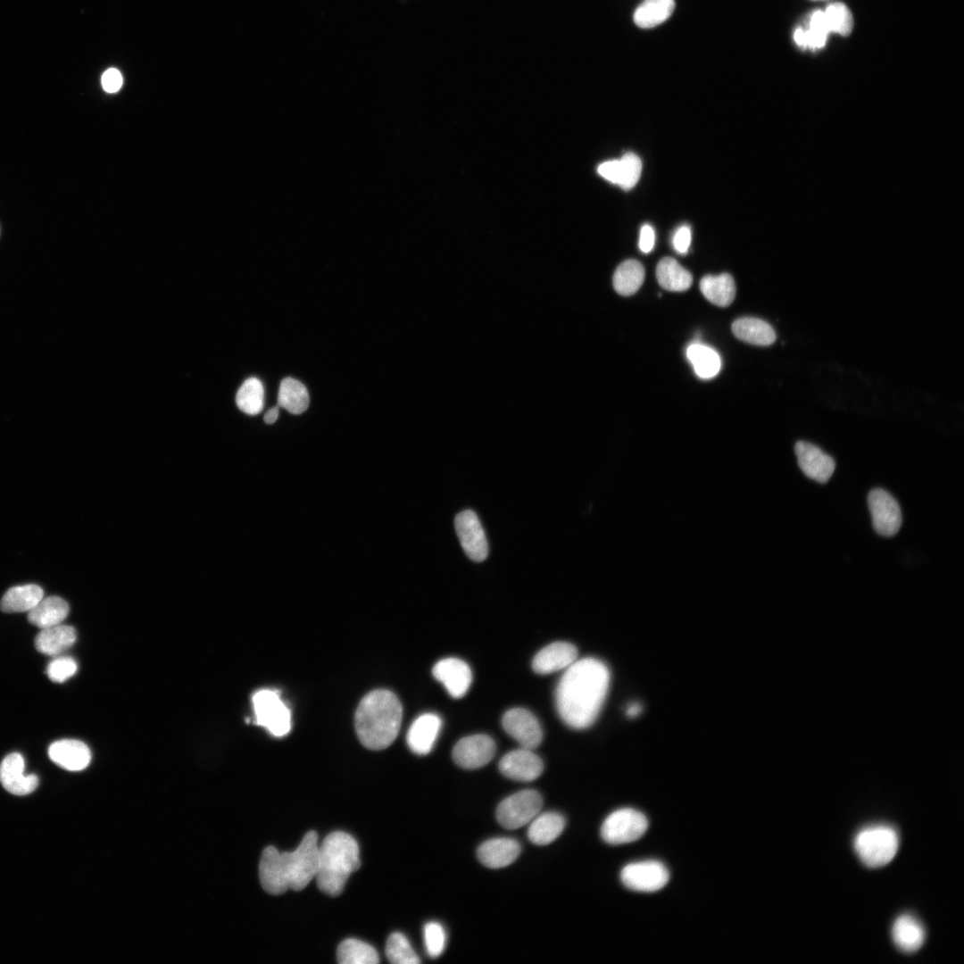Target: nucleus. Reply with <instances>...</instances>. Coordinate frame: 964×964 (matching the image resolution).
<instances>
[{
  "label": "nucleus",
  "mask_w": 964,
  "mask_h": 964,
  "mask_svg": "<svg viewBox=\"0 0 964 964\" xmlns=\"http://www.w3.org/2000/svg\"><path fill=\"white\" fill-rule=\"evenodd\" d=\"M610 685L606 665L594 658L577 660L561 676L555 705L561 720L575 729L590 727L605 701Z\"/></svg>",
  "instance_id": "obj_1"
},
{
  "label": "nucleus",
  "mask_w": 964,
  "mask_h": 964,
  "mask_svg": "<svg viewBox=\"0 0 964 964\" xmlns=\"http://www.w3.org/2000/svg\"><path fill=\"white\" fill-rule=\"evenodd\" d=\"M318 867V835L309 831L293 852H281L271 845L262 851L259 864L260 882L262 888L273 895L287 890L300 891L315 877Z\"/></svg>",
  "instance_id": "obj_2"
},
{
  "label": "nucleus",
  "mask_w": 964,
  "mask_h": 964,
  "mask_svg": "<svg viewBox=\"0 0 964 964\" xmlns=\"http://www.w3.org/2000/svg\"><path fill=\"white\" fill-rule=\"evenodd\" d=\"M403 708L396 695L385 689L369 693L357 708L354 724L361 743L371 750L388 747L396 738Z\"/></svg>",
  "instance_id": "obj_3"
},
{
  "label": "nucleus",
  "mask_w": 964,
  "mask_h": 964,
  "mask_svg": "<svg viewBox=\"0 0 964 964\" xmlns=\"http://www.w3.org/2000/svg\"><path fill=\"white\" fill-rule=\"evenodd\" d=\"M361 860L356 840L343 831L328 834L319 846L318 887L329 896L339 895L349 876L359 869Z\"/></svg>",
  "instance_id": "obj_4"
},
{
  "label": "nucleus",
  "mask_w": 964,
  "mask_h": 964,
  "mask_svg": "<svg viewBox=\"0 0 964 964\" xmlns=\"http://www.w3.org/2000/svg\"><path fill=\"white\" fill-rule=\"evenodd\" d=\"M899 847L896 831L888 826L877 825L860 830L854 839V849L860 860L869 868L888 864Z\"/></svg>",
  "instance_id": "obj_5"
},
{
  "label": "nucleus",
  "mask_w": 964,
  "mask_h": 964,
  "mask_svg": "<svg viewBox=\"0 0 964 964\" xmlns=\"http://www.w3.org/2000/svg\"><path fill=\"white\" fill-rule=\"evenodd\" d=\"M255 722L274 736H284L291 729V713L277 691L262 689L252 698Z\"/></svg>",
  "instance_id": "obj_6"
},
{
  "label": "nucleus",
  "mask_w": 964,
  "mask_h": 964,
  "mask_svg": "<svg viewBox=\"0 0 964 964\" xmlns=\"http://www.w3.org/2000/svg\"><path fill=\"white\" fill-rule=\"evenodd\" d=\"M648 827L647 818L640 811L624 808L611 813L601 827L602 838L610 844L638 840Z\"/></svg>",
  "instance_id": "obj_7"
},
{
  "label": "nucleus",
  "mask_w": 964,
  "mask_h": 964,
  "mask_svg": "<svg viewBox=\"0 0 964 964\" xmlns=\"http://www.w3.org/2000/svg\"><path fill=\"white\" fill-rule=\"evenodd\" d=\"M543 800L535 790H522L503 799L497 807L496 819L501 826L517 829L528 824L541 810Z\"/></svg>",
  "instance_id": "obj_8"
},
{
  "label": "nucleus",
  "mask_w": 964,
  "mask_h": 964,
  "mask_svg": "<svg viewBox=\"0 0 964 964\" xmlns=\"http://www.w3.org/2000/svg\"><path fill=\"white\" fill-rule=\"evenodd\" d=\"M624 885L638 892H655L666 885L669 879L667 868L657 860H645L625 866L620 873Z\"/></svg>",
  "instance_id": "obj_9"
},
{
  "label": "nucleus",
  "mask_w": 964,
  "mask_h": 964,
  "mask_svg": "<svg viewBox=\"0 0 964 964\" xmlns=\"http://www.w3.org/2000/svg\"><path fill=\"white\" fill-rule=\"evenodd\" d=\"M868 505L874 529L883 536H893L902 526V512L897 501L885 490L875 488L868 495Z\"/></svg>",
  "instance_id": "obj_10"
},
{
  "label": "nucleus",
  "mask_w": 964,
  "mask_h": 964,
  "mask_svg": "<svg viewBox=\"0 0 964 964\" xmlns=\"http://www.w3.org/2000/svg\"><path fill=\"white\" fill-rule=\"evenodd\" d=\"M454 528L467 556L476 562L485 561L488 555V544L477 514L472 510L461 511L454 519Z\"/></svg>",
  "instance_id": "obj_11"
},
{
  "label": "nucleus",
  "mask_w": 964,
  "mask_h": 964,
  "mask_svg": "<svg viewBox=\"0 0 964 964\" xmlns=\"http://www.w3.org/2000/svg\"><path fill=\"white\" fill-rule=\"evenodd\" d=\"M502 724L523 748L533 750L542 742L543 732L537 719L529 711L513 708L504 713Z\"/></svg>",
  "instance_id": "obj_12"
},
{
  "label": "nucleus",
  "mask_w": 964,
  "mask_h": 964,
  "mask_svg": "<svg viewBox=\"0 0 964 964\" xmlns=\"http://www.w3.org/2000/svg\"><path fill=\"white\" fill-rule=\"evenodd\" d=\"M495 744L486 735H474L461 738L453 749L454 762L467 769L486 765L494 757Z\"/></svg>",
  "instance_id": "obj_13"
},
{
  "label": "nucleus",
  "mask_w": 964,
  "mask_h": 964,
  "mask_svg": "<svg viewBox=\"0 0 964 964\" xmlns=\"http://www.w3.org/2000/svg\"><path fill=\"white\" fill-rule=\"evenodd\" d=\"M499 769L508 778L529 782L542 774L544 764L532 750L521 747L506 753L499 762Z\"/></svg>",
  "instance_id": "obj_14"
},
{
  "label": "nucleus",
  "mask_w": 964,
  "mask_h": 964,
  "mask_svg": "<svg viewBox=\"0 0 964 964\" xmlns=\"http://www.w3.org/2000/svg\"><path fill=\"white\" fill-rule=\"evenodd\" d=\"M798 465L810 478L826 483L831 478L835 463L833 458L813 444L798 441L794 445Z\"/></svg>",
  "instance_id": "obj_15"
},
{
  "label": "nucleus",
  "mask_w": 964,
  "mask_h": 964,
  "mask_svg": "<svg viewBox=\"0 0 964 964\" xmlns=\"http://www.w3.org/2000/svg\"><path fill=\"white\" fill-rule=\"evenodd\" d=\"M432 673L453 698L464 696L472 682L470 668L465 661L457 658L439 661L435 664Z\"/></svg>",
  "instance_id": "obj_16"
},
{
  "label": "nucleus",
  "mask_w": 964,
  "mask_h": 964,
  "mask_svg": "<svg viewBox=\"0 0 964 964\" xmlns=\"http://www.w3.org/2000/svg\"><path fill=\"white\" fill-rule=\"evenodd\" d=\"M24 759L18 752L8 754L0 765V781L9 793L15 795H26L32 793L38 785L36 775H24Z\"/></svg>",
  "instance_id": "obj_17"
},
{
  "label": "nucleus",
  "mask_w": 964,
  "mask_h": 964,
  "mask_svg": "<svg viewBox=\"0 0 964 964\" xmlns=\"http://www.w3.org/2000/svg\"><path fill=\"white\" fill-rule=\"evenodd\" d=\"M598 173L608 181L627 190L632 188L641 176L642 162L634 153H627L619 160L601 163Z\"/></svg>",
  "instance_id": "obj_18"
},
{
  "label": "nucleus",
  "mask_w": 964,
  "mask_h": 964,
  "mask_svg": "<svg viewBox=\"0 0 964 964\" xmlns=\"http://www.w3.org/2000/svg\"><path fill=\"white\" fill-rule=\"evenodd\" d=\"M578 658L577 648L567 642H554L541 649L532 661L535 672L550 674L567 669Z\"/></svg>",
  "instance_id": "obj_19"
},
{
  "label": "nucleus",
  "mask_w": 964,
  "mask_h": 964,
  "mask_svg": "<svg viewBox=\"0 0 964 964\" xmlns=\"http://www.w3.org/2000/svg\"><path fill=\"white\" fill-rule=\"evenodd\" d=\"M52 761L70 771L86 769L91 760V752L87 744L74 739H62L53 743L48 748Z\"/></svg>",
  "instance_id": "obj_20"
},
{
  "label": "nucleus",
  "mask_w": 964,
  "mask_h": 964,
  "mask_svg": "<svg viewBox=\"0 0 964 964\" xmlns=\"http://www.w3.org/2000/svg\"><path fill=\"white\" fill-rule=\"evenodd\" d=\"M520 853L519 842L512 838L489 839L478 849V859L486 867L500 868L511 864Z\"/></svg>",
  "instance_id": "obj_21"
},
{
  "label": "nucleus",
  "mask_w": 964,
  "mask_h": 964,
  "mask_svg": "<svg viewBox=\"0 0 964 964\" xmlns=\"http://www.w3.org/2000/svg\"><path fill=\"white\" fill-rule=\"evenodd\" d=\"M441 719L433 713H425L418 717L410 727L407 743L410 749L420 755L428 753L436 740Z\"/></svg>",
  "instance_id": "obj_22"
},
{
  "label": "nucleus",
  "mask_w": 964,
  "mask_h": 964,
  "mask_svg": "<svg viewBox=\"0 0 964 964\" xmlns=\"http://www.w3.org/2000/svg\"><path fill=\"white\" fill-rule=\"evenodd\" d=\"M76 638L74 627L58 624L42 628L36 636L35 646L41 653L56 656L69 649L75 643Z\"/></svg>",
  "instance_id": "obj_23"
},
{
  "label": "nucleus",
  "mask_w": 964,
  "mask_h": 964,
  "mask_svg": "<svg viewBox=\"0 0 964 964\" xmlns=\"http://www.w3.org/2000/svg\"><path fill=\"white\" fill-rule=\"evenodd\" d=\"M892 937L901 951L910 953L922 946L925 930L917 918L910 915H902L893 925Z\"/></svg>",
  "instance_id": "obj_24"
},
{
  "label": "nucleus",
  "mask_w": 964,
  "mask_h": 964,
  "mask_svg": "<svg viewBox=\"0 0 964 964\" xmlns=\"http://www.w3.org/2000/svg\"><path fill=\"white\" fill-rule=\"evenodd\" d=\"M69 610L65 600L59 596H49L42 598L28 611V619L42 629L61 624L67 617Z\"/></svg>",
  "instance_id": "obj_25"
},
{
  "label": "nucleus",
  "mask_w": 964,
  "mask_h": 964,
  "mask_svg": "<svg viewBox=\"0 0 964 964\" xmlns=\"http://www.w3.org/2000/svg\"><path fill=\"white\" fill-rule=\"evenodd\" d=\"M732 331L738 339L760 346L770 345L777 338L775 330L768 322L752 317L735 320Z\"/></svg>",
  "instance_id": "obj_26"
},
{
  "label": "nucleus",
  "mask_w": 964,
  "mask_h": 964,
  "mask_svg": "<svg viewBox=\"0 0 964 964\" xmlns=\"http://www.w3.org/2000/svg\"><path fill=\"white\" fill-rule=\"evenodd\" d=\"M529 823L528 837L536 845L551 844L565 827L563 816L553 811L538 813Z\"/></svg>",
  "instance_id": "obj_27"
},
{
  "label": "nucleus",
  "mask_w": 964,
  "mask_h": 964,
  "mask_svg": "<svg viewBox=\"0 0 964 964\" xmlns=\"http://www.w3.org/2000/svg\"><path fill=\"white\" fill-rule=\"evenodd\" d=\"M700 289L708 301L719 307L730 305L736 291L735 281L727 273L704 276Z\"/></svg>",
  "instance_id": "obj_28"
},
{
  "label": "nucleus",
  "mask_w": 964,
  "mask_h": 964,
  "mask_svg": "<svg viewBox=\"0 0 964 964\" xmlns=\"http://www.w3.org/2000/svg\"><path fill=\"white\" fill-rule=\"evenodd\" d=\"M656 277L662 288L674 292L688 289L693 282L692 274L671 257H664L659 262Z\"/></svg>",
  "instance_id": "obj_29"
},
{
  "label": "nucleus",
  "mask_w": 964,
  "mask_h": 964,
  "mask_svg": "<svg viewBox=\"0 0 964 964\" xmlns=\"http://www.w3.org/2000/svg\"><path fill=\"white\" fill-rule=\"evenodd\" d=\"M43 589L37 585H24L11 587L2 597L0 609L4 612H23L30 611L42 598Z\"/></svg>",
  "instance_id": "obj_30"
},
{
  "label": "nucleus",
  "mask_w": 964,
  "mask_h": 964,
  "mask_svg": "<svg viewBox=\"0 0 964 964\" xmlns=\"http://www.w3.org/2000/svg\"><path fill=\"white\" fill-rule=\"evenodd\" d=\"M686 357L695 374L703 379L715 377L721 368L719 353L711 347L699 342H694L686 348Z\"/></svg>",
  "instance_id": "obj_31"
},
{
  "label": "nucleus",
  "mask_w": 964,
  "mask_h": 964,
  "mask_svg": "<svg viewBox=\"0 0 964 964\" xmlns=\"http://www.w3.org/2000/svg\"><path fill=\"white\" fill-rule=\"evenodd\" d=\"M674 9V0H644L635 11L634 22L639 28H653L669 19Z\"/></svg>",
  "instance_id": "obj_32"
},
{
  "label": "nucleus",
  "mask_w": 964,
  "mask_h": 964,
  "mask_svg": "<svg viewBox=\"0 0 964 964\" xmlns=\"http://www.w3.org/2000/svg\"><path fill=\"white\" fill-rule=\"evenodd\" d=\"M310 397L308 391L300 381L287 378L279 386L278 403L292 414H301L309 406Z\"/></svg>",
  "instance_id": "obj_33"
},
{
  "label": "nucleus",
  "mask_w": 964,
  "mask_h": 964,
  "mask_svg": "<svg viewBox=\"0 0 964 964\" xmlns=\"http://www.w3.org/2000/svg\"><path fill=\"white\" fill-rule=\"evenodd\" d=\"M644 269L636 260L629 259L620 263L613 275L614 289L621 295H631L642 286Z\"/></svg>",
  "instance_id": "obj_34"
},
{
  "label": "nucleus",
  "mask_w": 964,
  "mask_h": 964,
  "mask_svg": "<svg viewBox=\"0 0 964 964\" xmlns=\"http://www.w3.org/2000/svg\"><path fill=\"white\" fill-rule=\"evenodd\" d=\"M337 957L341 964H376L379 961L378 954L371 945L354 938L345 939L338 945Z\"/></svg>",
  "instance_id": "obj_35"
},
{
  "label": "nucleus",
  "mask_w": 964,
  "mask_h": 964,
  "mask_svg": "<svg viewBox=\"0 0 964 964\" xmlns=\"http://www.w3.org/2000/svg\"><path fill=\"white\" fill-rule=\"evenodd\" d=\"M236 403L237 407L246 414L260 413L264 404L262 383L256 378H247L237 393Z\"/></svg>",
  "instance_id": "obj_36"
},
{
  "label": "nucleus",
  "mask_w": 964,
  "mask_h": 964,
  "mask_svg": "<svg viewBox=\"0 0 964 964\" xmlns=\"http://www.w3.org/2000/svg\"><path fill=\"white\" fill-rule=\"evenodd\" d=\"M386 955L394 964H417L419 956L412 949L408 939L401 933L391 934L386 944Z\"/></svg>",
  "instance_id": "obj_37"
},
{
  "label": "nucleus",
  "mask_w": 964,
  "mask_h": 964,
  "mask_svg": "<svg viewBox=\"0 0 964 964\" xmlns=\"http://www.w3.org/2000/svg\"><path fill=\"white\" fill-rule=\"evenodd\" d=\"M824 12L830 31H835L843 36H847L851 33L853 26V19L846 5L842 3H833L827 7Z\"/></svg>",
  "instance_id": "obj_38"
},
{
  "label": "nucleus",
  "mask_w": 964,
  "mask_h": 964,
  "mask_svg": "<svg viewBox=\"0 0 964 964\" xmlns=\"http://www.w3.org/2000/svg\"><path fill=\"white\" fill-rule=\"evenodd\" d=\"M446 935L438 922H428L424 927V940L428 954L436 958L444 952Z\"/></svg>",
  "instance_id": "obj_39"
},
{
  "label": "nucleus",
  "mask_w": 964,
  "mask_h": 964,
  "mask_svg": "<svg viewBox=\"0 0 964 964\" xmlns=\"http://www.w3.org/2000/svg\"><path fill=\"white\" fill-rule=\"evenodd\" d=\"M78 669L77 662L71 657H59L53 660L46 668V674L52 681L62 683L72 677Z\"/></svg>",
  "instance_id": "obj_40"
},
{
  "label": "nucleus",
  "mask_w": 964,
  "mask_h": 964,
  "mask_svg": "<svg viewBox=\"0 0 964 964\" xmlns=\"http://www.w3.org/2000/svg\"><path fill=\"white\" fill-rule=\"evenodd\" d=\"M795 42L802 46L812 48L822 47L825 45L827 36L816 32L810 29L803 30L797 29L794 35Z\"/></svg>",
  "instance_id": "obj_41"
},
{
  "label": "nucleus",
  "mask_w": 964,
  "mask_h": 964,
  "mask_svg": "<svg viewBox=\"0 0 964 964\" xmlns=\"http://www.w3.org/2000/svg\"><path fill=\"white\" fill-rule=\"evenodd\" d=\"M691 243V229L688 226L679 227L673 237L672 245L674 249L680 254H686Z\"/></svg>",
  "instance_id": "obj_42"
},
{
  "label": "nucleus",
  "mask_w": 964,
  "mask_h": 964,
  "mask_svg": "<svg viewBox=\"0 0 964 964\" xmlns=\"http://www.w3.org/2000/svg\"><path fill=\"white\" fill-rule=\"evenodd\" d=\"M101 82L106 92L115 93L120 88L123 79L118 70L111 68L104 72Z\"/></svg>",
  "instance_id": "obj_43"
},
{
  "label": "nucleus",
  "mask_w": 964,
  "mask_h": 964,
  "mask_svg": "<svg viewBox=\"0 0 964 964\" xmlns=\"http://www.w3.org/2000/svg\"><path fill=\"white\" fill-rule=\"evenodd\" d=\"M654 241H655V235H654V231H653L652 227L651 225H649V224H644L641 228V230H640V237H639V248H640V250L644 253H647L651 252L652 250V248H653Z\"/></svg>",
  "instance_id": "obj_44"
},
{
  "label": "nucleus",
  "mask_w": 964,
  "mask_h": 964,
  "mask_svg": "<svg viewBox=\"0 0 964 964\" xmlns=\"http://www.w3.org/2000/svg\"><path fill=\"white\" fill-rule=\"evenodd\" d=\"M809 29L827 36L830 29L824 12L816 11L812 13Z\"/></svg>",
  "instance_id": "obj_45"
},
{
  "label": "nucleus",
  "mask_w": 964,
  "mask_h": 964,
  "mask_svg": "<svg viewBox=\"0 0 964 964\" xmlns=\"http://www.w3.org/2000/svg\"><path fill=\"white\" fill-rule=\"evenodd\" d=\"M278 406L270 409L264 415L263 420L267 424L274 423L278 418Z\"/></svg>",
  "instance_id": "obj_46"
},
{
  "label": "nucleus",
  "mask_w": 964,
  "mask_h": 964,
  "mask_svg": "<svg viewBox=\"0 0 964 964\" xmlns=\"http://www.w3.org/2000/svg\"><path fill=\"white\" fill-rule=\"evenodd\" d=\"M640 711H641V706L638 705V704L634 703V704H632V705H630L628 707L627 714L628 716L635 717L636 715H637L640 712Z\"/></svg>",
  "instance_id": "obj_47"
}]
</instances>
